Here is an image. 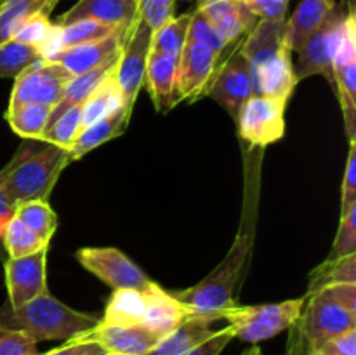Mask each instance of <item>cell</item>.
<instances>
[{
  "mask_svg": "<svg viewBox=\"0 0 356 355\" xmlns=\"http://www.w3.org/2000/svg\"><path fill=\"white\" fill-rule=\"evenodd\" d=\"M247 214L249 218H243L238 235L225 260L197 285L172 292L193 317L216 322L222 320L226 308L236 305V292L245 274L254 240V209L247 207Z\"/></svg>",
  "mask_w": 356,
  "mask_h": 355,
  "instance_id": "6da1fadb",
  "label": "cell"
},
{
  "mask_svg": "<svg viewBox=\"0 0 356 355\" xmlns=\"http://www.w3.org/2000/svg\"><path fill=\"white\" fill-rule=\"evenodd\" d=\"M99 320L92 313L73 310L49 292L37 296L19 308H10L6 303L0 310V326L21 331L35 343L47 340L68 341L94 329Z\"/></svg>",
  "mask_w": 356,
  "mask_h": 355,
  "instance_id": "7a4b0ae2",
  "label": "cell"
},
{
  "mask_svg": "<svg viewBox=\"0 0 356 355\" xmlns=\"http://www.w3.org/2000/svg\"><path fill=\"white\" fill-rule=\"evenodd\" d=\"M309 352L348 331L356 329V284H334L306 294L294 324Z\"/></svg>",
  "mask_w": 356,
  "mask_h": 355,
  "instance_id": "3957f363",
  "label": "cell"
},
{
  "mask_svg": "<svg viewBox=\"0 0 356 355\" xmlns=\"http://www.w3.org/2000/svg\"><path fill=\"white\" fill-rule=\"evenodd\" d=\"M70 164L68 152L49 145L42 150L23 145L6 166V190L14 205L49 200L56 181Z\"/></svg>",
  "mask_w": 356,
  "mask_h": 355,
  "instance_id": "277c9868",
  "label": "cell"
},
{
  "mask_svg": "<svg viewBox=\"0 0 356 355\" xmlns=\"http://www.w3.org/2000/svg\"><path fill=\"white\" fill-rule=\"evenodd\" d=\"M305 301L306 296L264 305H233L222 312V320L228 322L235 338L249 343H259L277 336L282 331H287L292 324H296Z\"/></svg>",
  "mask_w": 356,
  "mask_h": 355,
  "instance_id": "5b68a950",
  "label": "cell"
},
{
  "mask_svg": "<svg viewBox=\"0 0 356 355\" xmlns=\"http://www.w3.org/2000/svg\"><path fill=\"white\" fill-rule=\"evenodd\" d=\"M351 6H353V0L336 3L325 23L299 49L298 70H294L298 82L312 75H322L329 80L334 89V56L346 33L348 14H350Z\"/></svg>",
  "mask_w": 356,
  "mask_h": 355,
  "instance_id": "8992f818",
  "label": "cell"
},
{
  "mask_svg": "<svg viewBox=\"0 0 356 355\" xmlns=\"http://www.w3.org/2000/svg\"><path fill=\"white\" fill-rule=\"evenodd\" d=\"M285 106L287 101L277 97L254 94L247 100L235 118L242 141L259 150L278 141L285 132Z\"/></svg>",
  "mask_w": 356,
  "mask_h": 355,
  "instance_id": "52a82bcc",
  "label": "cell"
},
{
  "mask_svg": "<svg viewBox=\"0 0 356 355\" xmlns=\"http://www.w3.org/2000/svg\"><path fill=\"white\" fill-rule=\"evenodd\" d=\"M76 260L86 270L113 289L149 291L155 282L122 251L115 247H83Z\"/></svg>",
  "mask_w": 356,
  "mask_h": 355,
  "instance_id": "ba28073f",
  "label": "cell"
},
{
  "mask_svg": "<svg viewBox=\"0 0 356 355\" xmlns=\"http://www.w3.org/2000/svg\"><path fill=\"white\" fill-rule=\"evenodd\" d=\"M152 28L145 21L138 19L117 59L113 79L120 89L124 106L134 108L136 100H138V94L145 82L146 63L152 52Z\"/></svg>",
  "mask_w": 356,
  "mask_h": 355,
  "instance_id": "9c48e42d",
  "label": "cell"
},
{
  "mask_svg": "<svg viewBox=\"0 0 356 355\" xmlns=\"http://www.w3.org/2000/svg\"><path fill=\"white\" fill-rule=\"evenodd\" d=\"M72 79L68 72L61 65L49 59H42L37 65L24 70L19 77H16L13 93L9 97V106L16 108L21 104H45L54 106L63 96L65 86Z\"/></svg>",
  "mask_w": 356,
  "mask_h": 355,
  "instance_id": "30bf717a",
  "label": "cell"
},
{
  "mask_svg": "<svg viewBox=\"0 0 356 355\" xmlns=\"http://www.w3.org/2000/svg\"><path fill=\"white\" fill-rule=\"evenodd\" d=\"M221 63V54L200 42L188 40L179 56V72H177L179 100L195 103L200 97L207 96Z\"/></svg>",
  "mask_w": 356,
  "mask_h": 355,
  "instance_id": "8fae6325",
  "label": "cell"
},
{
  "mask_svg": "<svg viewBox=\"0 0 356 355\" xmlns=\"http://www.w3.org/2000/svg\"><path fill=\"white\" fill-rule=\"evenodd\" d=\"M47 253L49 246L33 254L21 258H9L3 263L6 287L10 308H19L24 303L47 291Z\"/></svg>",
  "mask_w": 356,
  "mask_h": 355,
  "instance_id": "7c38bea8",
  "label": "cell"
},
{
  "mask_svg": "<svg viewBox=\"0 0 356 355\" xmlns=\"http://www.w3.org/2000/svg\"><path fill=\"white\" fill-rule=\"evenodd\" d=\"M207 96L218 101L233 118H236L242 104L254 96L250 68L238 49L221 63Z\"/></svg>",
  "mask_w": 356,
  "mask_h": 355,
  "instance_id": "4fadbf2b",
  "label": "cell"
},
{
  "mask_svg": "<svg viewBox=\"0 0 356 355\" xmlns=\"http://www.w3.org/2000/svg\"><path fill=\"white\" fill-rule=\"evenodd\" d=\"M131 31L122 30L118 33L111 35V37L103 38V40L61 49V51L49 56L47 59L61 65L72 77L80 75V73L90 72V70L97 68V66L104 65V63L117 59Z\"/></svg>",
  "mask_w": 356,
  "mask_h": 355,
  "instance_id": "5bb4252c",
  "label": "cell"
},
{
  "mask_svg": "<svg viewBox=\"0 0 356 355\" xmlns=\"http://www.w3.org/2000/svg\"><path fill=\"white\" fill-rule=\"evenodd\" d=\"M76 338L96 341L106 352L122 355H148L156 347V343L162 340V336L149 331L143 324L113 326V324H103L101 320L94 329L87 331Z\"/></svg>",
  "mask_w": 356,
  "mask_h": 355,
  "instance_id": "9a60e30c",
  "label": "cell"
},
{
  "mask_svg": "<svg viewBox=\"0 0 356 355\" xmlns=\"http://www.w3.org/2000/svg\"><path fill=\"white\" fill-rule=\"evenodd\" d=\"M80 19H94L132 30L139 19L138 0H79L72 9L59 16L58 24H70Z\"/></svg>",
  "mask_w": 356,
  "mask_h": 355,
  "instance_id": "2e32d148",
  "label": "cell"
},
{
  "mask_svg": "<svg viewBox=\"0 0 356 355\" xmlns=\"http://www.w3.org/2000/svg\"><path fill=\"white\" fill-rule=\"evenodd\" d=\"M197 10L218 28L228 44H236L257 23V16L243 0H200Z\"/></svg>",
  "mask_w": 356,
  "mask_h": 355,
  "instance_id": "e0dca14e",
  "label": "cell"
},
{
  "mask_svg": "<svg viewBox=\"0 0 356 355\" xmlns=\"http://www.w3.org/2000/svg\"><path fill=\"white\" fill-rule=\"evenodd\" d=\"M177 72L179 58L149 52L143 87H146L156 111L160 113H167L181 101L177 93Z\"/></svg>",
  "mask_w": 356,
  "mask_h": 355,
  "instance_id": "ac0fdd59",
  "label": "cell"
},
{
  "mask_svg": "<svg viewBox=\"0 0 356 355\" xmlns=\"http://www.w3.org/2000/svg\"><path fill=\"white\" fill-rule=\"evenodd\" d=\"M291 49H282L273 58L261 63L257 68L250 70L252 77V89L256 96L277 97V100L289 101L294 90L296 80L294 68H292Z\"/></svg>",
  "mask_w": 356,
  "mask_h": 355,
  "instance_id": "d6986e66",
  "label": "cell"
},
{
  "mask_svg": "<svg viewBox=\"0 0 356 355\" xmlns=\"http://www.w3.org/2000/svg\"><path fill=\"white\" fill-rule=\"evenodd\" d=\"M131 115L132 108L120 104L117 110L108 113L106 117L99 118L94 124L83 127L80 134L76 136L75 141H73V145L66 150L70 162L82 159L83 155L96 150L97 146L104 145L106 141H111V139L124 134L129 125V120H131Z\"/></svg>",
  "mask_w": 356,
  "mask_h": 355,
  "instance_id": "ffe728a7",
  "label": "cell"
},
{
  "mask_svg": "<svg viewBox=\"0 0 356 355\" xmlns=\"http://www.w3.org/2000/svg\"><path fill=\"white\" fill-rule=\"evenodd\" d=\"M285 21L259 19L247 33L238 51L245 58L250 70L257 68L261 63L273 58L282 49L289 47L285 42Z\"/></svg>",
  "mask_w": 356,
  "mask_h": 355,
  "instance_id": "44dd1931",
  "label": "cell"
},
{
  "mask_svg": "<svg viewBox=\"0 0 356 355\" xmlns=\"http://www.w3.org/2000/svg\"><path fill=\"white\" fill-rule=\"evenodd\" d=\"M334 6V0H301L291 19L285 21V42L289 49L299 51L305 42L325 23Z\"/></svg>",
  "mask_w": 356,
  "mask_h": 355,
  "instance_id": "7402d4cb",
  "label": "cell"
},
{
  "mask_svg": "<svg viewBox=\"0 0 356 355\" xmlns=\"http://www.w3.org/2000/svg\"><path fill=\"white\" fill-rule=\"evenodd\" d=\"M191 312L172 294L160 287L159 284L149 291L148 312H146L143 326L148 327L149 331L156 333L159 336H165L170 331L176 329L177 326L190 319Z\"/></svg>",
  "mask_w": 356,
  "mask_h": 355,
  "instance_id": "603a6c76",
  "label": "cell"
},
{
  "mask_svg": "<svg viewBox=\"0 0 356 355\" xmlns=\"http://www.w3.org/2000/svg\"><path fill=\"white\" fill-rule=\"evenodd\" d=\"M149 291L113 289V294L108 299L101 322L113 324V326H138V324H143L146 312H148Z\"/></svg>",
  "mask_w": 356,
  "mask_h": 355,
  "instance_id": "cb8c5ba5",
  "label": "cell"
},
{
  "mask_svg": "<svg viewBox=\"0 0 356 355\" xmlns=\"http://www.w3.org/2000/svg\"><path fill=\"white\" fill-rule=\"evenodd\" d=\"M122 30L124 28L111 26V24H104L94 19H80L70 24H54L51 42H49L47 51H45V59L54 54V52L61 51V49L103 40V38L111 37V35L118 33Z\"/></svg>",
  "mask_w": 356,
  "mask_h": 355,
  "instance_id": "d4e9b609",
  "label": "cell"
},
{
  "mask_svg": "<svg viewBox=\"0 0 356 355\" xmlns=\"http://www.w3.org/2000/svg\"><path fill=\"white\" fill-rule=\"evenodd\" d=\"M117 59H113V61L110 63H104V65L97 66V68L90 70V72L72 77V79L68 80V84L65 86L61 100L52 106L51 117H49V124H52L59 115H63L66 110L75 106V104H82L83 101L94 93V89H96V87L99 86V84L103 82L111 72H113L115 65H117Z\"/></svg>",
  "mask_w": 356,
  "mask_h": 355,
  "instance_id": "484cf974",
  "label": "cell"
},
{
  "mask_svg": "<svg viewBox=\"0 0 356 355\" xmlns=\"http://www.w3.org/2000/svg\"><path fill=\"white\" fill-rule=\"evenodd\" d=\"M212 322L200 319V317H190L181 326L170 331L156 343V347L148 355H183L198 343L207 340L214 329L211 327Z\"/></svg>",
  "mask_w": 356,
  "mask_h": 355,
  "instance_id": "4316f807",
  "label": "cell"
},
{
  "mask_svg": "<svg viewBox=\"0 0 356 355\" xmlns=\"http://www.w3.org/2000/svg\"><path fill=\"white\" fill-rule=\"evenodd\" d=\"M58 0H3L0 3V45L13 40L21 24L38 13L49 14Z\"/></svg>",
  "mask_w": 356,
  "mask_h": 355,
  "instance_id": "83f0119b",
  "label": "cell"
},
{
  "mask_svg": "<svg viewBox=\"0 0 356 355\" xmlns=\"http://www.w3.org/2000/svg\"><path fill=\"white\" fill-rule=\"evenodd\" d=\"M51 110L52 108L45 104H21L6 111V120L17 136L40 141L42 134L47 129Z\"/></svg>",
  "mask_w": 356,
  "mask_h": 355,
  "instance_id": "f1b7e54d",
  "label": "cell"
},
{
  "mask_svg": "<svg viewBox=\"0 0 356 355\" xmlns=\"http://www.w3.org/2000/svg\"><path fill=\"white\" fill-rule=\"evenodd\" d=\"M14 216L44 242L51 244L58 228V214L47 200H30L16 205Z\"/></svg>",
  "mask_w": 356,
  "mask_h": 355,
  "instance_id": "f546056e",
  "label": "cell"
},
{
  "mask_svg": "<svg viewBox=\"0 0 356 355\" xmlns=\"http://www.w3.org/2000/svg\"><path fill=\"white\" fill-rule=\"evenodd\" d=\"M191 17H193V13L181 14L177 17L174 16L163 26L156 28L152 37V52L170 56V58H179L184 45L188 44Z\"/></svg>",
  "mask_w": 356,
  "mask_h": 355,
  "instance_id": "4dcf8cb0",
  "label": "cell"
},
{
  "mask_svg": "<svg viewBox=\"0 0 356 355\" xmlns=\"http://www.w3.org/2000/svg\"><path fill=\"white\" fill-rule=\"evenodd\" d=\"M122 104V94L113 79V72L94 89V93L82 103V125L94 124L106 117Z\"/></svg>",
  "mask_w": 356,
  "mask_h": 355,
  "instance_id": "1f68e13d",
  "label": "cell"
},
{
  "mask_svg": "<svg viewBox=\"0 0 356 355\" xmlns=\"http://www.w3.org/2000/svg\"><path fill=\"white\" fill-rule=\"evenodd\" d=\"M334 284H356V254L323 261L309 275L308 294Z\"/></svg>",
  "mask_w": 356,
  "mask_h": 355,
  "instance_id": "d6a6232c",
  "label": "cell"
},
{
  "mask_svg": "<svg viewBox=\"0 0 356 355\" xmlns=\"http://www.w3.org/2000/svg\"><path fill=\"white\" fill-rule=\"evenodd\" d=\"M42 59H45L42 52L31 45L17 40L6 42L0 45V79H16Z\"/></svg>",
  "mask_w": 356,
  "mask_h": 355,
  "instance_id": "836d02e7",
  "label": "cell"
},
{
  "mask_svg": "<svg viewBox=\"0 0 356 355\" xmlns=\"http://www.w3.org/2000/svg\"><path fill=\"white\" fill-rule=\"evenodd\" d=\"M82 129V104H75L63 115H59L52 124L47 125L40 141L68 150Z\"/></svg>",
  "mask_w": 356,
  "mask_h": 355,
  "instance_id": "e575fe53",
  "label": "cell"
},
{
  "mask_svg": "<svg viewBox=\"0 0 356 355\" xmlns=\"http://www.w3.org/2000/svg\"><path fill=\"white\" fill-rule=\"evenodd\" d=\"M2 239L3 247H6L9 258L28 256V254H33L37 251L44 249V247L51 246V244L38 239L33 232H30L16 216H13V219L7 223L6 230L2 233Z\"/></svg>",
  "mask_w": 356,
  "mask_h": 355,
  "instance_id": "d590c367",
  "label": "cell"
},
{
  "mask_svg": "<svg viewBox=\"0 0 356 355\" xmlns=\"http://www.w3.org/2000/svg\"><path fill=\"white\" fill-rule=\"evenodd\" d=\"M52 31H54V24L49 19V14L38 13L21 24L13 40L38 49L45 58V51H47L49 42H51Z\"/></svg>",
  "mask_w": 356,
  "mask_h": 355,
  "instance_id": "8d00e7d4",
  "label": "cell"
},
{
  "mask_svg": "<svg viewBox=\"0 0 356 355\" xmlns=\"http://www.w3.org/2000/svg\"><path fill=\"white\" fill-rule=\"evenodd\" d=\"M188 40L191 42H200V44L207 45L209 49H212L218 54H222L226 49L232 44L226 42V38L222 37L218 31V28L204 16L198 10H193V17H191L190 31H188Z\"/></svg>",
  "mask_w": 356,
  "mask_h": 355,
  "instance_id": "74e56055",
  "label": "cell"
},
{
  "mask_svg": "<svg viewBox=\"0 0 356 355\" xmlns=\"http://www.w3.org/2000/svg\"><path fill=\"white\" fill-rule=\"evenodd\" d=\"M348 254H356V204L341 216L339 230L327 260H337Z\"/></svg>",
  "mask_w": 356,
  "mask_h": 355,
  "instance_id": "f35d334b",
  "label": "cell"
},
{
  "mask_svg": "<svg viewBox=\"0 0 356 355\" xmlns=\"http://www.w3.org/2000/svg\"><path fill=\"white\" fill-rule=\"evenodd\" d=\"M138 10L139 19L145 21L155 31L176 16V0H139Z\"/></svg>",
  "mask_w": 356,
  "mask_h": 355,
  "instance_id": "ab89813d",
  "label": "cell"
},
{
  "mask_svg": "<svg viewBox=\"0 0 356 355\" xmlns=\"http://www.w3.org/2000/svg\"><path fill=\"white\" fill-rule=\"evenodd\" d=\"M37 343L21 331L0 326V355H35Z\"/></svg>",
  "mask_w": 356,
  "mask_h": 355,
  "instance_id": "60d3db41",
  "label": "cell"
},
{
  "mask_svg": "<svg viewBox=\"0 0 356 355\" xmlns=\"http://www.w3.org/2000/svg\"><path fill=\"white\" fill-rule=\"evenodd\" d=\"M356 204V141H350L346 169L343 180V197H341V216Z\"/></svg>",
  "mask_w": 356,
  "mask_h": 355,
  "instance_id": "b9f144b4",
  "label": "cell"
},
{
  "mask_svg": "<svg viewBox=\"0 0 356 355\" xmlns=\"http://www.w3.org/2000/svg\"><path fill=\"white\" fill-rule=\"evenodd\" d=\"M308 355H356V329L329 338Z\"/></svg>",
  "mask_w": 356,
  "mask_h": 355,
  "instance_id": "7bdbcfd3",
  "label": "cell"
},
{
  "mask_svg": "<svg viewBox=\"0 0 356 355\" xmlns=\"http://www.w3.org/2000/svg\"><path fill=\"white\" fill-rule=\"evenodd\" d=\"M245 6L257 16V19L285 21L289 0H243Z\"/></svg>",
  "mask_w": 356,
  "mask_h": 355,
  "instance_id": "ee69618b",
  "label": "cell"
},
{
  "mask_svg": "<svg viewBox=\"0 0 356 355\" xmlns=\"http://www.w3.org/2000/svg\"><path fill=\"white\" fill-rule=\"evenodd\" d=\"M233 331L232 327L226 326L225 329L214 331L207 340H204L202 343H198L197 347H193L191 350H188L183 355H221V352L225 350L226 345L233 340Z\"/></svg>",
  "mask_w": 356,
  "mask_h": 355,
  "instance_id": "f6af8a7d",
  "label": "cell"
},
{
  "mask_svg": "<svg viewBox=\"0 0 356 355\" xmlns=\"http://www.w3.org/2000/svg\"><path fill=\"white\" fill-rule=\"evenodd\" d=\"M108 352L104 350L101 345L96 341L80 340V338H72L66 341L63 347L54 348V350L47 352L44 355H106Z\"/></svg>",
  "mask_w": 356,
  "mask_h": 355,
  "instance_id": "bcb514c9",
  "label": "cell"
},
{
  "mask_svg": "<svg viewBox=\"0 0 356 355\" xmlns=\"http://www.w3.org/2000/svg\"><path fill=\"white\" fill-rule=\"evenodd\" d=\"M6 167L0 169V237H2L3 230H6L7 223L13 219L14 211H16V205L13 204V200L9 198L6 190Z\"/></svg>",
  "mask_w": 356,
  "mask_h": 355,
  "instance_id": "7dc6e473",
  "label": "cell"
},
{
  "mask_svg": "<svg viewBox=\"0 0 356 355\" xmlns=\"http://www.w3.org/2000/svg\"><path fill=\"white\" fill-rule=\"evenodd\" d=\"M289 329H291V340H289V347L285 350V355H308V350H306L305 343H302L298 327L292 324Z\"/></svg>",
  "mask_w": 356,
  "mask_h": 355,
  "instance_id": "c3c4849f",
  "label": "cell"
},
{
  "mask_svg": "<svg viewBox=\"0 0 356 355\" xmlns=\"http://www.w3.org/2000/svg\"><path fill=\"white\" fill-rule=\"evenodd\" d=\"M242 355H263V354H261V348L257 347V345H254L252 348H249V350H247L245 354H242Z\"/></svg>",
  "mask_w": 356,
  "mask_h": 355,
  "instance_id": "681fc988",
  "label": "cell"
},
{
  "mask_svg": "<svg viewBox=\"0 0 356 355\" xmlns=\"http://www.w3.org/2000/svg\"><path fill=\"white\" fill-rule=\"evenodd\" d=\"M106 355H122V354H111V352H108Z\"/></svg>",
  "mask_w": 356,
  "mask_h": 355,
  "instance_id": "f907efd6",
  "label": "cell"
},
{
  "mask_svg": "<svg viewBox=\"0 0 356 355\" xmlns=\"http://www.w3.org/2000/svg\"><path fill=\"white\" fill-rule=\"evenodd\" d=\"M3 2V0H0V3H2Z\"/></svg>",
  "mask_w": 356,
  "mask_h": 355,
  "instance_id": "816d5d0a",
  "label": "cell"
},
{
  "mask_svg": "<svg viewBox=\"0 0 356 355\" xmlns=\"http://www.w3.org/2000/svg\"><path fill=\"white\" fill-rule=\"evenodd\" d=\"M35 355H38V354H35Z\"/></svg>",
  "mask_w": 356,
  "mask_h": 355,
  "instance_id": "f5cc1de1",
  "label": "cell"
},
{
  "mask_svg": "<svg viewBox=\"0 0 356 355\" xmlns=\"http://www.w3.org/2000/svg\"><path fill=\"white\" fill-rule=\"evenodd\" d=\"M138 2H139V0H138Z\"/></svg>",
  "mask_w": 356,
  "mask_h": 355,
  "instance_id": "db71d44e",
  "label": "cell"
}]
</instances>
